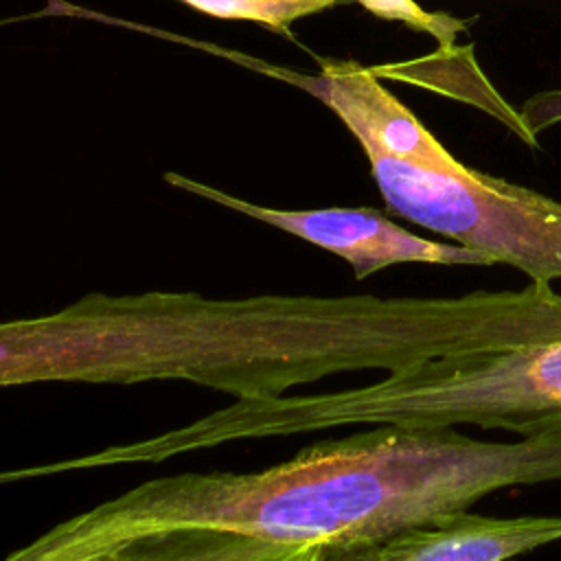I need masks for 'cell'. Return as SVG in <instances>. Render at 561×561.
<instances>
[{
    "label": "cell",
    "instance_id": "cell-11",
    "mask_svg": "<svg viewBox=\"0 0 561 561\" xmlns=\"http://www.w3.org/2000/svg\"><path fill=\"white\" fill-rule=\"evenodd\" d=\"M559 96H561V94H559ZM554 107H557V114H552V116H550V121H552V118H561V103H559V105H554Z\"/></svg>",
    "mask_w": 561,
    "mask_h": 561
},
{
    "label": "cell",
    "instance_id": "cell-6",
    "mask_svg": "<svg viewBox=\"0 0 561 561\" xmlns=\"http://www.w3.org/2000/svg\"><path fill=\"white\" fill-rule=\"evenodd\" d=\"M256 66L320 99L359 140L364 153L377 151L447 173L465 169L370 68L355 61H322L320 75H298L267 64Z\"/></svg>",
    "mask_w": 561,
    "mask_h": 561
},
{
    "label": "cell",
    "instance_id": "cell-10",
    "mask_svg": "<svg viewBox=\"0 0 561 561\" xmlns=\"http://www.w3.org/2000/svg\"><path fill=\"white\" fill-rule=\"evenodd\" d=\"M320 550H322V543H311L294 561H320Z\"/></svg>",
    "mask_w": 561,
    "mask_h": 561
},
{
    "label": "cell",
    "instance_id": "cell-3",
    "mask_svg": "<svg viewBox=\"0 0 561 561\" xmlns=\"http://www.w3.org/2000/svg\"><path fill=\"white\" fill-rule=\"evenodd\" d=\"M239 438L353 425H478L524 436L561 434V294L548 280L489 291L480 340L373 383L234 405Z\"/></svg>",
    "mask_w": 561,
    "mask_h": 561
},
{
    "label": "cell",
    "instance_id": "cell-2",
    "mask_svg": "<svg viewBox=\"0 0 561 561\" xmlns=\"http://www.w3.org/2000/svg\"><path fill=\"white\" fill-rule=\"evenodd\" d=\"M561 480V434L489 443L456 427L370 425L261 471L153 478L77 513L4 561H75L162 528L287 543H357L467 511L508 486Z\"/></svg>",
    "mask_w": 561,
    "mask_h": 561
},
{
    "label": "cell",
    "instance_id": "cell-8",
    "mask_svg": "<svg viewBox=\"0 0 561 561\" xmlns=\"http://www.w3.org/2000/svg\"><path fill=\"white\" fill-rule=\"evenodd\" d=\"M309 546L221 528H162L121 539L75 561H294Z\"/></svg>",
    "mask_w": 561,
    "mask_h": 561
},
{
    "label": "cell",
    "instance_id": "cell-7",
    "mask_svg": "<svg viewBox=\"0 0 561 561\" xmlns=\"http://www.w3.org/2000/svg\"><path fill=\"white\" fill-rule=\"evenodd\" d=\"M561 539V517H484L467 511L388 537L324 546L320 561H506Z\"/></svg>",
    "mask_w": 561,
    "mask_h": 561
},
{
    "label": "cell",
    "instance_id": "cell-4",
    "mask_svg": "<svg viewBox=\"0 0 561 561\" xmlns=\"http://www.w3.org/2000/svg\"><path fill=\"white\" fill-rule=\"evenodd\" d=\"M386 206L460 245L524 272L561 278V204L519 184L465 167L447 173L366 151Z\"/></svg>",
    "mask_w": 561,
    "mask_h": 561
},
{
    "label": "cell",
    "instance_id": "cell-5",
    "mask_svg": "<svg viewBox=\"0 0 561 561\" xmlns=\"http://www.w3.org/2000/svg\"><path fill=\"white\" fill-rule=\"evenodd\" d=\"M164 180L226 206L245 217L259 219L272 228L309 241L340 259H344L353 276L364 280L379 270L397 263H434V265H495V259L460 243H443L419 237L375 208H316V210H280L254 202H245L224 193L210 184L191 180L180 173H164Z\"/></svg>",
    "mask_w": 561,
    "mask_h": 561
},
{
    "label": "cell",
    "instance_id": "cell-9",
    "mask_svg": "<svg viewBox=\"0 0 561 561\" xmlns=\"http://www.w3.org/2000/svg\"><path fill=\"white\" fill-rule=\"evenodd\" d=\"M182 4L221 20H248L289 35L291 22L346 0H180Z\"/></svg>",
    "mask_w": 561,
    "mask_h": 561
},
{
    "label": "cell",
    "instance_id": "cell-1",
    "mask_svg": "<svg viewBox=\"0 0 561 561\" xmlns=\"http://www.w3.org/2000/svg\"><path fill=\"white\" fill-rule=\"evenodd\" d=\"M482 289L445 298H208L90 291L0 324V383L188 381L243 399L353 370H401L476 344Z\"/></svg>",
    "mask_w": 561,
    "mask_h": 561
}]
</instances>
